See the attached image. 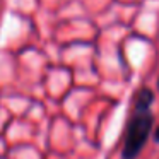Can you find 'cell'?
I'll use <instances>...</instances> for the list:
<instances>
[{
	"label": "cell",
	"instance_id": "obj_1",
	"mask_svg": "<svg viewBox=\"0 0 159 159\" xmlns=\"http://www.w3.org/2000/svg\"><path fill=\"white\" fill-rule=\"evenodd\" d=\"M152 101H154V94L149 87L139 89L137 96H135L134 110H132L127 123V132H125L123 151H121L123 159L137 157L151 135L152 121H154V115L151 111Z\"/></svg>",
	"mask_w": 159,
	"mask_h": 159
},
{
	"label": "cell",
	"instance_id": "obj_2",
	"mask_svg": "<svg viewBox=\"0 0 159 159\" xmlns=\"http://www.w3.org/2000/svg\"><path fill=\"white\" fill-rule=\"evenodd\" d=\"M154 140H156V142H159V127L156 128V135H154Z\"/></svg>",
	"mask_w": 159,
	"mask_h": 159
},
{
	"label": "cell",
	"instance_id": "obj_3",
	"mask_svg": "<svg viewBox=\"0 0 159 159\" xmlns=\"http://www.w3.org/2000/svg\"><path fill=\"white\" fill-rule=\"evenodd\" d=\"M157 84H159V82H157Z\"/></svg>",
	"mask_w": 159,
	"mask_h": 159
}]
</instances>
